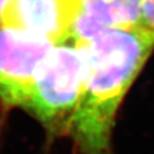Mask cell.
<instances>
[{
    "label": "cell",
    "instance_id": "1",
    "mask_svg": "<svg viewBox=\"0 0 154 154\" xmlns=\"http://www.w3.org/2000/svg\"><path fill=\"white\" fill-rule=\"evenodd\" d=\"M86 72L69 125L84 154H109L118 108L154 51V32L108 28L84 44Z\"/></svg>",
    "mask_w": 154,
    "mask_h": 154
},
{
    "label": "cell",
    "instance_id": "2",
    "mask_svg": "<svg viewBox=\"0 0 154 154\" xmlns=\"http://www.w3.org/2000/svg\"><path fill=\"white\" fill-rule=\"evenodd\" d=\"M85 72L84 44H55L38 68L27 108L50 125L72 117L82 94Z\"/></svg>",
    "mask_w": 154,
    "mask_h": 154
},
{
    "label": "cell",
    "instance_id": "3",
    "mask_svg": "<svg viewBox=\"0 0 154 154\" xmlns=\"http://www.w3.org/2000/svg\"><path fill=\"white\" fill-rule=\"evenodd\" d=\"M55 43L15 28L0 29V100L27 107L35 74Z\"/></svg>",
    "mask_w": 154,
    "mask_h": 154
},
{
    "label": "cell",
    "instance_id": "4",
    "mask_svg": "<svg viewBox=\"0 0 154 154\" xmlns=\"http://www.w3.org/2000/svg\"><path fill=\"white\" fill-rule=\"evenodd\" d=\"M76 6L78 0H9L2 22L58 44L69 40Z\"/></svg>",
    "mask_w": 154,
    "mask_h": 154
},
{
    "label": "cell",
    "instance_id": "5",
    "mask_svg": "<svg viewBox=\"0 0 154 154\" xmlns=\"http://www.w3.org/2000/svg\"><path fill=\"white\" fill-rule=\"evenodd\" d=\"M141 26V0H78L69 40L86 44L108 28Z\"/></svg>",
    "mask_w": 154,
    "mask_h": 154
},
{
    "label": "cell",
    "instance_id": "6",
    "mask_svg": "<svg viewBox=\"0 0 154 154\" xmlns=\"http://www.w3.org/2000/svg\"><path fill=\"white\" fill-rule=\"evenodd\" d=\"M141 26L154 32V0H141Z\"/></svg>",
    "mask_w": 154,
    "mask_h": 154
},
{
    "label": "cell",
    "instance_id": "7",
    "mask_svg": "<svg viewBox=\"0 0 154 154\" xmlns=\"http://www.w3.org/2000/svg\"><path fill=\"white\" fill-rule=\"evenodd\" d=\"M8 3H9V0H0V22H2V16H3L4 9H5Z\"/></svg>",
    "mask_w": 154,
    "mask_h": 154
}]
</instances>
